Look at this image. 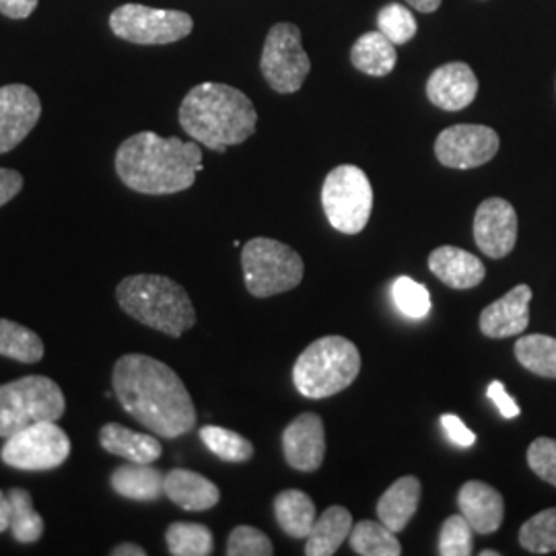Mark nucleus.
I'll use <instances>...</instances> for the list:
<instances>
[{
  "label": "nucleus",
  "instance_id": "f257e3e1",
  "mask_svg": "<svg viewBox=\"0 0 556 556\" xmlns=\"http://www.w3.org/2000/svg\"><path fill=\"white\" fill-rule=\"evenodd\" d=\"M119 406L163 439H178L197 427V408L178 374L157 358L130 353L112 371Z\"/></svg>",
  "mask_w": 556,
  "mask_h": 556
},
{
  "label": "nucleus",
  "instance_id": "f03ea898",
  "mask_svg": "<svg viewBox=\"0 0 556 556\" xmlns=\"http://www.w3.org/2000/svg\"><path fill=\"white\" fill-rule=\"evenodd\" d=\"M199 172L202 151L197 140L163 139L144 130L124 140L116 153V174L124 186L149 197L184 192L194 186Z\"/></svg>",
  "mask_w": 556,
  "mask_h": 556
},
{
  "label": "nucleus",
  "instance_id": "7ed1b4c3",
  "mask_svg": "<svg viewBox=\"0 0 556 556\" xmlns=\"http://www.w3.org/2000/svg\"><path fill=\"white\" fill-rule=\"evenodd\" d=\"M179 124L192 139L225 153L256 132L258 112L252 100L223 83H200L179 105Z\"/></svg>",
  "mask_w": 556,
  "mask_h": 556
},
{
  "label": "nucleus",
  "instance_id": "20e7f679",
  "mask_svg": "<svg viewBox=\"0 0 556 556\" xmlns=\"http://www.w3.org/2000/svg\"><path fill=\"white\" fill-rule=\"evenodd\" d=\"M116 299L122 312L161 334L179 338L197 324V309L186 289L161 275H135L119 280Z\"/></svg>",
  "mask_w": 556,
  "mask_h": 556
},
{
  "label": "nucleus",
  "instance_id": "39448f33",
  "mask_svg": "<svg viewBox=\"0 0 556 556\" xmlns=\"http://www.w3.org/2000/svg\"><path fill=\"white\" fill-rule=\"evenodd\" d=\"M361 371L357 344L344 337H324L312 342L295 361L293 383L309 400L340 394Z\"/></svg>",
  "mask_w": 556,
  "mask_h": 556
},
{
  "label": "nucleus",
  "instance_id": "423d86ee",
  "mask_svg": "<svg viewBox=\"0 0 556 556\" xmlns=\"http://www.w3.org/2000/svg\"><path fill=\"white\" fill-rule=\"evenodd\" d=\"M245 289L254 298H275L293 291L303 280V260L291 245L270 238L250 239L241 250Z\"/></svg>",
  "mask_w": 556,
  "mask_h": 556
},
{
  "label": "nucleus",
  "instance_id": "0eeeda50",
  "mask_svg": "<svg viewBox=\"0 0 556 556\" xmlns=\"http://www.w3.org/2000/svg\"><path fill=\"white\" fill-rule=\"evenodd\" d=\"M66 400L54 379L27 376L0 386V438H11L21 429L64 417Z\"/></svg>",
  "mask_w": 556,
  "mask_h": 556
},
{
  "label": "nucleus",
  "instance_id": "6e6552de",
  "mask_svg": "<svg viewBox=\"0 0 556 556\" xmlns=\"http://www.w3.org/2000/svg\"><path fill=\"white\" fill-rule=\"evenodd\" d=\"M321 208L340 233H361L374 211V188L367 174L357 165L334 167L321 186Z\"/></svg>",
  "mask_w": 556,
  "mask_h": 556
},
{
  "label": "nucleus",
  "instance_id": "1a4fd4ad",
  "mask_svg": "<svg viewBox=\"0 0 556 556\" xmlns=\"http://www.w3.org/2000/svg\"><path fill=\"white\" fill-rule=\"evenodd\" d=\"M110 27L119 40L142 46H163L188 38L194 21L184 11L151 9L130 2L122 4L110 15Z\"/></svg>",
  "mask_w": 556,
  "mask_h": 556
},
{
  "label": "nucleus",
  "instance_id": "9d476101",
  "mask_svg": "<svg viewBox=\"0 0 556 556\" xmlns=\"http://www.w3.org/2000/svg\"><path fill=\"white\" fill-rule=\"evenodd\" d=\"M71 456V439L52 420L34 422L11 438L0 452V459L17 470H54Z\"/></svg>",
  "mask_w": 556,
  "mask_h": 556
},
{
  "label": "nucleus",
  "instance_id": "9b49d317",
  "mask_svg": "<svg viewBox=\"0 0 556 556\" xmlns=\"http://www.w3.org/2000/svg\"><path fill=\"white\" fill-rule=\"evenodd\" d=\"M260 68L277 93H295L307 79L312 62L301 43V31L293 23H277L264 41Z\"/></svg>",
  "mask_w": 556,
  "mask_h": 556
},
{
  "label": "nucleus",
  "instance_id": "f8f14e48",
  "mask_svg": "<svg viewBox=\"0 0 556 556\" xmlns=\"http://www.w3.org/2000/svg\"><path fill=\"white\" fill-rule=\"evenodd\" d=\"M498 135L482 124H456L435 140L439 163L450 169H475L498 153Z\"/></svg>",
  "mask_w": 556,
  "mask_h": 556
},
{
  "label": "nucleus",
  "instance_id": "ddd939ff",
  "mask_svg": "<svg viewBox=\"0 0 556 556\" xmlns=\"http://www.w3.org/2000/svg\"><path fill=\"white\" fill-rule=\"evenodd\" d=\"M41 116L38 93L27 85L0 87V155L27 139Z\"/></svg>",
  "mask_w": 556,
  "mask_h": 556
},
{
  "label": "nucleus",
  "instance_id": "4468645a",
  "mask_svg": "<svg viewBox=\"0 0 556 556\" xmlns=\"http://www.w3.org/2000/svg\"><path fill=\"white\" fill-rule=\"evenodd\" d=\"M475 241L489 258H505L517 243V213L505 199L480 202L475 215Z\"/></svg>",
  "mask_w": 556,
  "mask_h": 556
},
{
  "label": "nucleus",
  "instance_id": "2eb2a0df",
  "mask_svg": "<svg viewBox=\"0 0 556 556\" xmlns=\"http://www.w3.org/2000/svg\"><path fill=\"white\" fill-rule=\"evenodd\" d=\"M282 454L299 472H316L326 456V429L316 413L299 415L282 431Z\"/></svg>",
  "mask_w": 556,
  "mask_h": 556
},
{
  "label": "nucleus",
  "instance_id": "dca6fc26",
  "mask_svg": "<svg viewBox=\"0 0 556 556\" xmlns=\"http://www.w3.org/2000/svg\"><path fill=\"white\" fill-rule=\"evenodd\" d=\"M530 301L532 289L517 285L507 295L482 309L478 319L480 332L489 338H509L526 332L530 324Z\"/></svg>",
  "mask_w": 556,
  "mask_h": 556
},
{
  "label": "nucleus",
  "instance_id": "f3484780",
  "mask_svg": "<svg viewBox=\"0 0 556 556\" xmlns=\"http://www.w3.org/2000/svg\"><path fill=\"white\" fill-rule=\"evenodd\" d=\"M478 79L466 62H447L427 80V98L445 112H459L477 100Z\"/></svg>",
  "mask_w": 556,
  "mask_h": 556
},
{
  "label": "nucleus",
  "instance_id": "a211bd4d",
  "mask_svg": "<svg viewBox=\"0 0 556 556\" xmlns=\"http://www.w3.org/2000/svg\"><path fill=\"white\" fill-rule=\"evenodd\" d=\"M457 507L466 521L472 526L475 534L489 536L497 532L505 517V501L497 489L486 482L468 480L457 493Z\"/></svg>",
  "mask_w": 556,
  "mask_h": 556
},
{
  "label": "nucleus",
  "instance_id": "6ab92c4d",
  "mask_svg": "<svg viewBox=\"0 0 556 556\" xmlns=\"http://www.w3.org/2000/svg\"><path fill=\"white\" fill-rule=\"evenodd\" d=\"M429 268L435 277L457 291L475 289L486 277V266L475 254L454 245H441L431 252Z\"/></svg>",
  "mask_w": 556,
  "mask_h": 556
},
{
  "label": "nucleus",
  "instance_id": "aec40b11",
  "mask_svg": "<svg viewBox=\"0 0 556 556\" xmlns=\"http://www.w3.org/2000/svg\"><path fill=\"white\" fill-rule=\"evenodd\" d=\"M165 497L186 511H208L219 505L220 491L199 472L176 468L165 475Z\"/></svg>",
  "mask_w": 556,
  "mask_h": 556
},
{
  "label": "nucleus",
  "instance_id": "412c9836",
  "mask_svg": "<svg viewBox=\"0 0 556 556\" xmlns=\"http://www.w3.org/2000/svg\"><path fill=\"white\" fill-rule=\"evenodd\" d=\"M100 443L108 454L124 457L135 464H153L163 454L160 439L126 429L119 422H108L101 427Z\"/></svg>",
  "mask_w": 556,
  "mask_h": 556
},
{
  "label": "nucleus",
  "instance_id": "4be33fe9",
  "mask_svg": "<svg viewBox=\"0 0 556 556\" xmlns=\"http://www.w3.org/2000/svg\"><path fill=\"white\" fill-rule=\"evenodd\" d=\"M420 480L417 477L397 478L392 486L379 497V521L392 532H402L415 517L420 503Z\"/></svg>",
  "mask_w": 556,
  "mask_h": 556
},
{
  "label": "nucleus",
  "instance_id": "5701e85b",
  "mask_svg": "<svg viewBox=\"0 0 556 556\" xmlns=\"http://www.w3.org/2000/svg\"><path fill=\"white\" fill-rule=\"evenodd\" d=\"M110 484L119 497L130 501H157L165 495V477L151 464L128 462L112 472Z\"/></svg>",
  "mask_w": 556,
  "mask_h": 556
},
{
  "label": "nucleus",
  "instance_id": "b1692460",
  "mask_svg": "<svg viewBox=\"0 0 556 556\" xmlns=\"http://www.w3.org/2000/svg\"><path fill=\"white\" fill-rule=\"evenodd\" d=\"M353 516L349 509L332 505L316 519L314 530L305 538V555L332 556L337 555L342 542L351 536Z\"/></svg>",
  "mask_w": 556,
  "mask_h": 556
},
{
  "label": "nucleus",
  "instance_id": "393cba45",
  "mask_svg": "<svg viewBox=\"0 0 556 556\" xmlns=\"http://www.w3.org/2000/svg\"><path fill=\"white\" fill-rule=\"evenodd\" d=\"M275 516L280 530L291 538H307L316 523V505L299 489H287L275 498Z\"/></svg>",
  "mask_w": 556,
  "mask_h": 556
},
{
  "label": "nucleus",
  "instance_id": "a878e982",
  "mask_svg": "<svg viewBox=\"0 0 556 556\" xmlns=\"http://www.w3.org/2000/svg\"><path fill=\"white\" fill-rule=\"evenodd\" d=\"M353 66L371 77H386L396 68V43L388 40L381 31L363 34L351 50Z\"/></svg>",
  "mask_w": 556,
  "mask_h": 556
},
{
  "label": "nucleus",
  "instance_id": "bb28decb",
  "mask_svg": "<svg viewBox=\"0 0 556 556\" xmlns=\"http://www.w3.org/2000/svg\"><path fill=\"white\" fill-rule=\"evenodd\" d=\"M351 546L361 556H400L402 544L396 532L386 528L381 521L363 519L351 530Z\"/></svg>",
  "mask_w": 556,
  "mask_h": 556
},
{
  "label": "nucleus",
  "instance_id": "cd10ccee",
  "mask_svg": "<svg viewBox=\"0 0 556 556\" xmlns=\"http://www.w3.org/2000/svg\"><path fill=\"white\" fill-rule=\"evenodd\" d=\"M514 351L521 367L540 378L556 379V338L528 334L517 340Z\"/></svg>",
  "mask_w": 556,
  "mask_h": 556
},
{
  "label": "nucleus",
  "instance_id": "c85d7f7f",
  "mask_svg": "<svg viewBox=\"0 0 556 556\" xmlns=\"http://www.w3.org/2000/svg\"><path fill=\"white\" fill-rule=\"evenodd\" d=\"M0 357L13 358L27 365L38 363L43 357V342L34 330L17 321L0 318Z\"/></svg>",
  "mask_w": 556,
  "mask_h": 556
},
{
  "label": "nucleus",
  "instance_id": "c756f323",
  "mask_svg": "<svg viewBox=\"0 0 556 556\" xmlns=\"http://www.w3.org/2000/svg\"><path fill=\"white\" fill-rule=\"evenodd\" d=\"M165 542L169 555L174 556H208L215 551L213 532L202 523L176 521L167 528Z\"/></svg>",
  "mask_w": 556,
  "mask_h": 556
},
{
  "label": "nucleus",
  "instance_id": "7c9ffc66",
  "mask_svg": "<svg viewBox=\"0 0 556 556\" xmlns=\"http://www.w3.org/2000/svg\"><path fill=\"white\" fill-rule=\"evenodd\" d=\"M11 503V534L20 544H34L43 534V519L34 509V498L25 489L9 491Z\"/></svg>",
  "mask_w": 556,
  "mask_h": 556
},
{
  "label": "nucleus",
  "instance_id": "2f4dec72",
  "mask_svg": "<svg viewBox=\"0 0 556 556\" xmlns=\"http://www.w3.org/2000/svg\"><path fill=\"white\" fill-rule=\"evenodd\" d=\"M200 441L206 445L211 454L229 462V464H243L254 457V445L250 439L241 438L236 431L206 425L200 429Z\"/></svg>",
  "mask_w": 556,
  "mask_h": 556
},
{
  "label": "nucleus",
  "instance_id": "473e14b6",
  "mask_svg": "<svg viewBox=\"0 0 556 556\" xmlns=\"http://www.w3.org/2000/svg\"><path fill=\"white\" fill-rule=\"evenodd\" d=\"M519 544L532 555L556 553V507L530 517L519 530Z\"/></svg>",
  "mask_w": 556,
  "mask_h": 556
},
{
  "label": "nucleus",
  "instance_id": "72a5a7b5",
  "mask_svg": "<svg viewBox=\"0 0 556 556\" xmlns=\"http://www.w3.org/2000/svg\"><path fill=\"white\" fill-rule=\"evenodd\" d=\"M392 298L396 303L397 312L408 319H422L431 312V293L425 285L408 277L394 280Z\"/></svg>",
  "mask_w": 556,
  "mask_h": 556
},
{
  "label": "nucleus",
  "instance_id": "f704fd0d",
  "mask_svg": "<svg viewBox=\"0 0 556 556\" xmlns=\"http://www.w3.org/2000/svg\"><path fill=\"white\" fill-rule=\"evenodd\" d=\"M378 25L379 31L396 46L413 40L418 27L413 11L397 2H392L379 11Z\"/></svg>",
  "mask_w": 556,
  "mask_h": 556
},
{
  "label": "nucleus",
  "instance_id": "c9c22d12",
  "mask_svg": "<svg viewBox=\"0 0 556 556\" xmlns=\"http://www.w3.org/2000/svg\"><path fill=\"white\" fill-rule=\"evenodd\" d=\"M475 553V530L464 516L447 517L439 532V555L470 556Z\"/></svg>",
  "mask_w": 556,
  "mask_h": 556
},
{
  "label": "nucleus",
  "instance_id": "e433bc0d",
  "mask_svg": "<svg viewBox=\"0 0 556 556\" xmlns=\"http://www.w3.org/2000/svg\"><path fill=\"white\" fill-rule=\"evenodd\" d=\"M227 556L275 555L273 540L254 526H238L227 540Z\"/></svg>",
  "mask_w": 556,
  "mask_h": 556
},
{
  "label": "nucleus",
  "instance_id": "4c0bfd02",
  "mask_svg": "<svg viewBox=\"0 0 556 556\" xmlns=\"http://www.w3.org/2000/svg\"><path fill=\"white\" fill-rule=\"evenodd\" d=\"M528 464L536 477L556 486V439L538 438L528 447Z\"/></svg>",
  "mask_w": 556,
  "mask_h": 556
},
{
  "label": "nucleus",
  "instance_id": "58836bf2",
  "mask_svg": "<svg viewBox=\"0 0 556 556\" xmlns=\"http://www.w3.org/2000/svg\"><path fill=\"white\" fill-rule=\"evenodd\" d=\"M441 427L445 429L447 439L459 447H470L477 443V433H472L456 415H441Z\"/></svg>",
  "mask_w": 556,
  "mask_h": 556
},
{
  "label": "nucleus",
  "instance_id": "ea45409f",
  "mask_svg": "<svg viewBox=\"0 0 556 556\" xmlns=\"http://www.w3.org/2000/svg\"><path fill=\"white\" fill-rule=\"evenodd\" d=\"M486 396L489 400H493V404L497 406L498 413L505 418L519 417V406L516 404V400L507 394L503 381H491V386L486 388Z\"/></svg>",
  "mask_w": 556,
  "mask_h": 556
},
{
  "label": "nucleus",
  "instance_id": "a19ab883",
  "mask_svg": "<svg viewBox=\"0 0 556 556\" xmlns=\"http://www.w3.org/2000/svg\"><path fill=\"white\" fill-rule=\"evenodd\" d=\"M23 188V176L15 169L0 167V206L9 204Z\"/></svg>",
  "mask_w": 556,
  "mask_h": 556
},
{
  "label": "nucleus",
  "instance_id": "79ce46f5",
  "mask_svg": "<svg viewBox=\"0 0 556 556\" xmlns=\"http://www.w3.org/2000/svg\"><path fill=\"white\" fill-rule=\"evenodd\" d=\"M38 9V0H0V13L11 20H27Z\"/></svg>",
  "mask_w": 556,
  "mask_h": 556
},
{
  "label": "nucleus",
  "instance_id": "37998d69",
  "mask_svg": "<svg viewBox=\"0 0 556 556\" xmlns=\"http://www.w3.org/2000/svg\"><path fill=\"white\" fill-rule=\"evenodd\" d=\"M11 530V503L9 497L0 491V534Z\"/></svg>",
  "mask_w": 556,
  "mask_h": 556
},
{
  "label": "nucleus",
  "instance_id": "c03bdc74",
  "mask_svg": "<svg viewBox=\"0 0 556 556\" xmlns=\"http://www.w3.org/2000/svg\"><path fill=\"white\" fill-rule=\"evenodd\" d=\"M110 555L112 556H144L147 555V551L139 546V544H130V542H124V544H118V546H114L112 551H110Z\"/></svg>",
  "mask_w": 556,
  "mask_h": 556
},
{
  "label": "nucleus",
  "instance_id": "a18cd8bd",
  "mask_svg": "<svg viewBox=\"0 0 556 556\" xmlns=\"http://www.w3.org/2000/svg\"><path fill=\"white\" fill-rule=\"evenodd\" d=\"M410 7H415L420 13H435L441 7V0H406Z\"/></svg>",
  "mask_w": 556,
  "mask_h": 556
},
{
  "label": "nucleus",
  "instance_id": "49530a36",
  "mask_svg": "<svg viewBox=\"0 0 556 556\" xmlns=\"http://www.w3.org/2000/svg\"><path fill=\"white\" fill-rule=\"evenodd\" d=\"M480 556H498L497 551H482Z\"/></svg>",
  "mask_w": 556,
  "mask_h": 556
}]
</instances>
